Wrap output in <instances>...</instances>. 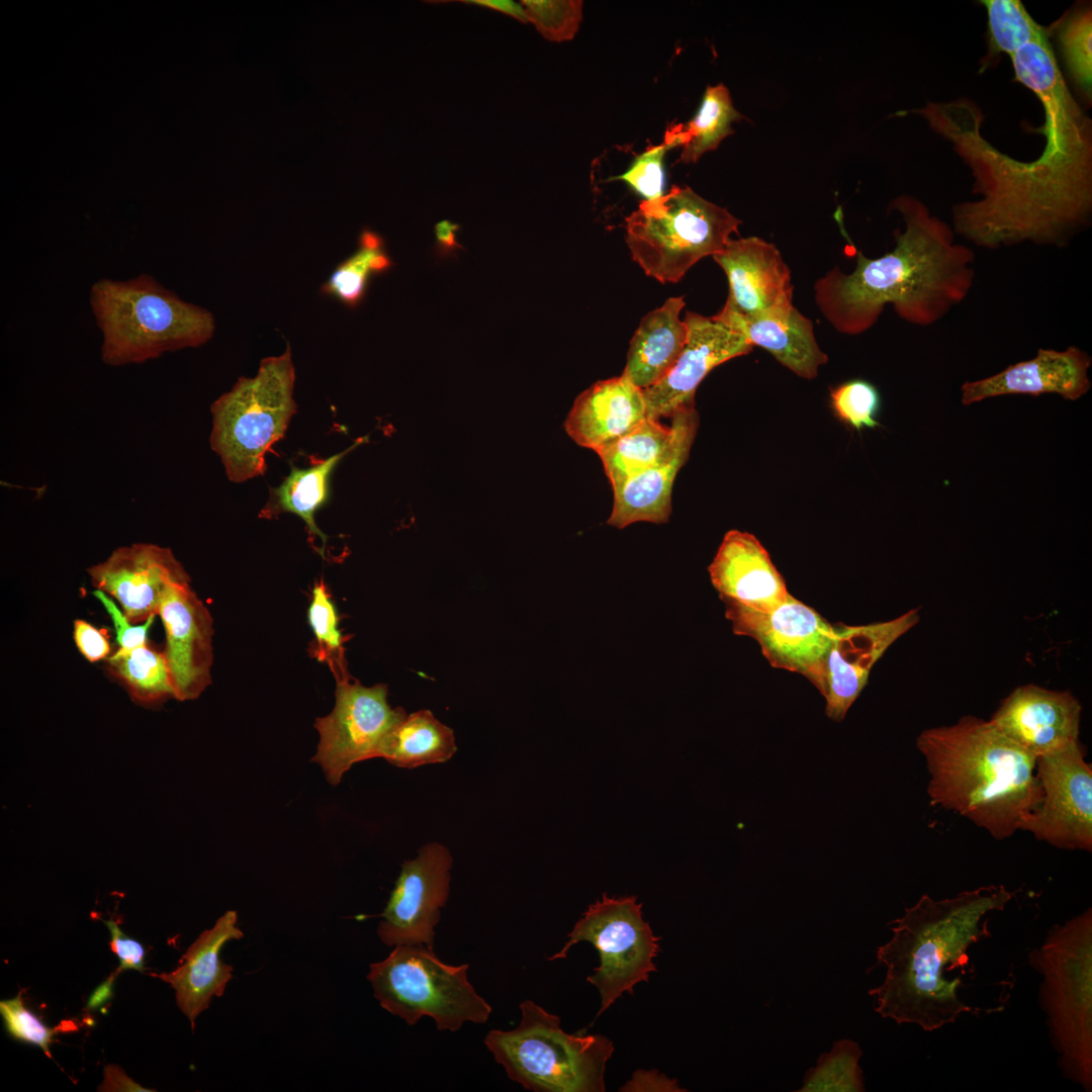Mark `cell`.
<instances>
[{
  "label": "cell",
  "instance_id": "obj_7",
  "mask_svg": "<svg viewBox=\"0 0 1092 1092\" xmlns=\"http://www.w3.org/2000/svg\"><path fill=\"white\" fill-rule=\"evenodd\" d=\"M512 1030H490L484 1044L508 1077L535 1092H603L613 1041L602 1034L567 1033L560 1018L532 1000L520 1003Z\"/></svg>",
  "mask_w": 1092,
  "mask_h": 1092
},
{
  "label": "cell",
  "instance_id": "obj_9",
  "mask_svg": "<svg viewBox=\"0 0 1092 1092\" xmlns=\"http://www.w3.org/2000/svg\"><path fill=\"white\" fill-rule=\"evenodd\" d=\"M741 220L690 187L644 200L626 218L633 260L662 283L679 281L702 258L721 252Z\"/></svg>",
  "mask_w": 1092,
  "mask_h": 1092
},
{
  "label": "cell",
  "instance_id": "obj_13",
  "mask_svg": "<svg viewBox=\"0 0 1092 1092\" xmlns=\"http://www.w3.org/2000/svg\"><path fill=\"white\" fill-rule=\"evenodd\" d=\"M721 601L735 634L754 639L771 666L804 675L821 693L834 626L794 597L770 611Z\"/></svg>",
  "mask_w": 1092,
  "mask_h": 1092
},
{
  "label": "cell",
  "instance_id": "obj_45",
  "mask_svg": "<svg viewBox=\"0 0 1092 1092\" xmlns=\"http://www.w3.org/2000/svg\"><path fill=\"white\" fill-rule=\"evenodd\" d=\"M74 639L81 653L91 662L104 658L110 650L104 634L83 620L74 622Z\"/></svg>",
  "mask_w": 1092,
  "mask_h": 1092
},
{
  "label": "cell",
  "instance_id": "obj_30",
  "mask_svg": "<svg viewBox=\"0 0 1092 1092\" xmlns=\"http://www.w3.org/2000/svg\"><path fill=\"white\" fill-rule=\"evenodd\" d=\"M457 747L453 730L429 710L406 715L388 735L381 757L395 766L414 768L445 762Z\"/></svg>",
  "mask_w": 1092,
  "mask_h": 1092
},
{
  "label": "cell",
  "instance_id": "obj_11",
  "mask_svg": "<svg viewBox=\"0 0 1092 1092\" xmlns=\"http://www.w3.org/2000/svg\"><path fill=\"white\" fill-rule=\"evenodd\" d=\"M563 947L548 958L566 959L574 944L587 941L599 952L600 965L586 981L601 996L597 1018L625 992L633 994L635 985L648 982L656 972L654 959L660 951V936L643 919L642 903L636 895L609 897L603 894L590 904L567 934Z\"/></svg>",
  "mask_w": 1092,
  "mask_h": 1092
},
{
  "label": "cell",
  "instance_id": "obj_31",
  "mask_svg": "<svg viewBox=\"0 0 1092 1092\" xmlns=\"http://www.w3.org/2000/svg\"><path fill=\"white\" fill-rule=\"evenodd\" d=\"M673 427L646 418L628 434L598 453L613 492L655 463L668 448Z\"/></svg>",
  "mask_w": 1092,
  "mask_h": 1092
},
{
  "label": "cell",
  "instance_id": "obj_2",
  "mask_svg": "<svg viewBox=\"0 0 1092 1092\" xmlns=\"http://www.w3.org/2000/svg\"><path fill=\"white\" fill-rule=\"evenodd\" d=\"M890 207L905 226L895 233V248L875 259L859 251L851 273L835 267L815 283L819 309L840 333L870 330L887 304L909 324L933 325L963 302L974 285L975 253L954 242L948 223L910 195L896 197Z\"/></svg>",
  "mask_w": 1092,
  "mask_h": 1092
},
{
  "label": "cell",
  "instance_id": "obj_28",
  "mask_svg": "<svg viewBox=\"0 0 1092 1092\" xmlns=\"http://www.w3.org/2000/svg\"><path fill=\"white\" fill-rule=\"evenodd\" d=\"M684 306L682 296L669 297L641 320L633 335L622 374L642 390L664 378L685 348L688 327L679 318Z\"/></svg>",
  "mask_w": 1092,
  "mask_h": 1092
},
{
  "label": "cell",
  "instance_id": "obj_38",
  "mask_svg": "<svg viewBox=\"0 0 1092 1092\" xmlns=\"http://www.w3.org/2000/svg\"><path fill=\"white\" fill-rule=\"evenodd\" d=\"M307 619L314 637L312 656L331 665L336 680L348 677L337 608L323 581L312 588Z\"/></svg>",
  "mask_w": 1092,
  "mask_h": 1092
},
{
  "label": "cell",
  "instance_id": "obj_42",
  "mask_svg": "<svg viewBox=\"0 0 1092 1092\" xmlns=\"http://www.w3.org/2000/svg\"><path fill=\"white\" fill-rule=\"evenodd\" d=\"M7 1031L14 1037L39 1046L48 1057L55 1029L48 1027L23 1004L21 995L0 1002Z\"/></svg>",
  "mask_w": 1092,
  "mask_h": 1092
},
{
  "label": "cell",
  "instance_id": "obj_17",
  "mask_svg": "<svg viewBox=\"0 0 1092 1092\" xmlns=\"http://www.w3.org/2000/svg\"><path fill=\"white\" fill-rule=\"evenodd\" d=\"M684 320L688 339L678 360L664 378L643 390L647 418H671L694 406L696 390L712 369L753 348L743 335L714 316L689 311Z\"/></svg>",
  "mask_w": 1092,
  "mask_h": 1092
},
{
  "label": "cell",
  "instance_id": "obj_20",
  "mask_svg": "<svg viewBox=\"0 0 1092 1092\" xmlns=\"http://www.w3.org/2000/svg\"><path fill=\"white\" fill-rule=\"evenodd\" d=\"M713 258L729 283L722 311L757 316L794 305L791 272L774 244L757 237L730 239Z\"/></svg>",
  "mask_w": 1092,
  "mask_h": 1092
},
{
  "label": "cell",
  "instance_id": "obj_25",
  "mask_svg": "<svg viewBox=\"0 0 1092 1092\" xmlns=\"http://www.w3.org/2000/svg\"><path fill=\"white\" fill-rule=\"evenodd\" d=\"M646 418L643 390L622 374L597 381L581 392L564 428L577 445L598 454Z\"/></svg>",
  "mask_w": 1092,
  "mask_h": 1092
},
{
  "label": "cell",
  "instance_id": "obj_49",
  "mask_svg": "<svg viewBox=\"0 0 1092 1092\" xmlns=\"http://www.w3.org/2000/svg\"><path fill=\"white\" fill-rule=\"evenodd\" d=\"M457 2L494 10L523 23L529 22L526 11L521 3L512 0H460Z\"/></svg>",
  "mask_w": 1092,
  "mask_h": 1092
},
{
  "label": "cell",
  "instance_id": "obj_32",
  "mask_svg": "<svg viewBox=\"0 0 1092 1092\" xmlns=\"http://www.w3.org/2000/svg\"><path fill=\"white\" fill-rule=\"evenodd\" d=\"M742 118L723 84L708 86L695 116L686 124L668 127L682 147L678 162L695 163L703 154L717 149L733 133L732 123Z\"/></svg>",
  "mask_w": 1092,
  "mask_h": 1092
},
{
  "label": "cell",
  "instance_id": "obj_43",
  "mask_svg": "<svg viewBox=\"0 0 1092 1092\" xmlns=\"http://www.w3.org/2000/svg\"><path fill=\"white\" fill-rule=\"evenodd\" d=\"M93 596L102 603L112 619L119 645L118 652H126L146 644L147 632L155 617H151L143 625L133 626L109 596L99 589L94 590Z\"/></svg>",
  "mask_w": 1092,
  "mask_h": 1092
},
{
  "label": "cell",
  "instance_id": "obj_27",
  "mask_svg": "<svg viewBox=\"0 0 1092 1092\" xmlns=\"http://www.w3.org/2000/svg\"><path fill=\"white\" fill-rule=\"evenodd\" d=\"M714 317L743 335L752 346L765 349L779 363L802 378H815L819 367L828 361L815 339L811 320L794 305L757 316L720 310Z\"/></svg>",
  "mask_w": 1092,
  "mask_h": 1092
},
{
  "label": "cell",
  "instance_id": "obj_6",
  "mask_svg": "<svg viewBox=\"0 0 1092 1092\" xmlns=\"http://www.w3.org/2000/svg\"><path fill=\"white\" fill-rule=\"evenodd\" d=\"M1028 963L1040 976L1038 1003L1063 1076L1092 1090V909L1054 924Z\"/></svg>",
  "mask_w": 1092,
  "mask_h": 1092
},
{
  "label": "cell",
  "instance_id": "obj_50",
  "mask_svg": "<svg viewBox=\"0 0 1092 1092\" xmlns=\"http://www.w3.org/2000/svg\"><path fill=\"white\" fill-rule=\"evenodd\" d=\"M112 981H113V978L108 979L107 982H105L103 985H101L95 991V993L92 994V996L90 998V1001H89L90 1008H95V1006L97 1004L102 1003L103 1001H105L109 997V995L111 993Z\"/></svg>",
  "mask_w": 1092,
  "mask_h": 1092
},
{
  "label": "cell",
  "instance_id": "obj_5",
  "mask_svg": "<svg viewBox=\"0 0 1092 1092\" xmlns=\"http://www.w3.org/2000/svg\"><path fill=\"white\" fill-rule=\"evenodd\" d=\"M89 303L102 335L101 360L109 366L141 364L163 354L207 343L215 318L181 299L152 275L95 281Z\"/></svg>",
  "mask_w": 1092,
  "mask_h": 1092
},
{
  "label": "cell",
  "instance_id": "obj_37",
  "mask_svg": "<svg viewBox=\"0 0 1092 1092\" xmlns=\"http://www.w3.org/2000/svg\"><path fill=\"white\" fill-rule=\"evenodd\" d=\"M981 3L987 10L990 54L1005 53L1011 57L1048 32L1018 0H984Z\"/></svg>",
  "mask_w": 1092,
  "mask_h": 1092
},
{
  "label": "cell",
  "instance_id": "obj_1",
  "mask_svg": "<svg viewBox=\"0 0 1092 1092\" xmlns=\"http://www.w3.org/2000/svg\"><path fill=\"white\" fill-rule=\"evenodd\" d=\"M1011 58L1015 80L1042 106L1040 154L1021 160L983 133L984 114L969 98L928 101L906 111L948 142L974 179L975 200L951 207V228L989 250L1022 243L1065 248L1092 217V120L1072 95L1049 35Z\"/></svg>",
  "mask_w": 1092,
  "mask_h": 1092
},
{
  "label": "cell",
  "instance_id": "obj_26",
  "mask_svg": "<svg viewBox=\"0 0 1092 1092\" xmlns=\"http://www.w3.org/2000/svg\"><path fill=\"white\" fill-rule=\"evenodd\" d=\"M234 910L226 911L215 924L202 931L170 973L151 974L171 985L176 1003L194 1030L196 1017L208 1008L213 996L220 997L233 978V967L219 960V951L230 940L243 937Z\"/></svg>",
  "mask_w": 1092,
  "mask_h": 1092
},
{
  "label": "cell",
  "instance_id": "obj_3",
  "mask_svg": "<svg viewBox=\"0 0 1092 1092\" xmlns=\"http://www.w3.org/2000/svg\"><path fill=\"white\" fill-rule=\"evenodd\" d=\"M1004 885L981 886L952 898L928 894L887 924L891 939L877 948V965L886 969L883 983L869 990L874 1008L896 1023L934 1031L954 1023L963 1013L981 1008L959 996L963 982L946 975L967 974L969 948L991 936L988 913L1002 911L1014 897Z\"/></svg>",
  "mask_w": 1092,
  "mask_h": 1092
},
{
  "label": "cell",
  "instance_id": "obj_33",
  "mask_svg": "<svg viewBox=\"0 0 1092 1092\" xmlns=\"http://www.w3.org/2000/svg\"><path fill=\"white\" fill-rule=\"evenodd\" d=\"M392 266L384 239L365 228L359 236L356 251L335 268L321 291L355 308L363 301L371 278L386 273Z\"/></svg>",
  "mask_w": 1092,
  "mask_h": 1092
},
{
  "label": "cell",
  "instance_id": "obj_36",
  "mask_svg": "<svg viewBox=\"0 0 1092 1092\" xmlns=\"http://www.w3.org/2000/svg\"><path fill=\"white\" fill-rule=\"evenodd\" d=\"M861 1050L856 1041L840 1039L829 1053L822 1054L817 1065L804 1077L799 1092H862V1071L858 1065Z\"/></svg>",
  "mask_w": 1092,
  "mask_h": 1092
},
{
  "label": "cell",
  "instance_id": "obj_23",
  "mask_svg": "<svg viewBox=\"0 0 1092 1092\" xmlns=\"http://www.w3.org/2000/svg\"><path fill=\"white\" fill-rule=\"evenodd\" d=\"M671 425L673 438L660 458L613 492L608 525L624 529L637 522H668L673 482L689 458L699 427L696 405L677 411L671 417Z\"/></svg>",
  "mask_w": 1092,
  "mask_h": 1092
},
{
  "label": "cell",
  "instance_id": "obj_40",
  "mask_svg": "<svg viewBox=\"0 0 1092 1092\" xmlns=\"http://www.w3.org/2000/svg\"><path fill=\"white\" fill-rule=\"evenodd\" d=\"M528 20L539 33L554 42L574 37L582 20L579 0H522Z\"/></svg>",
  "mask_w": 1092,
  "mask_h": 1092
},
{
  "label": "cell",
  "instance_id": "obj_14",
  "mask_svg": "<svg viewBox=\"0 0 1092 1092\" xmlns=\"http://www.w3.org/2000/svg\"><path fill=\"white\" fill-rule=\"evenodd\" d=\"M1042 798L1020 830L1055 847L1092 851V767L1080 742L1036 759Z\"/></svg>",
  "mask_w": 1092,
  "mask_h": 1092
},
{
  "label": "cell",
  "instance_id": "obj_15",
  "mask_svg": "<svg viewBox=\"0 0 1092 1092\" xmlns=\"http://www.w3.org/2000/svg\"><path fill=\"white\" fill-rule=\"evenodd\" d=\"M451 867L450 851L437 842L424 845L416 858L402 863L377 927L385 945L422 944L433 948L440 908L449 895Z\"/></svg>",
  "mask_w": 1092,
  "mask_h": 1092
},
{
  "label": "cell",
  "instance_id": "obj_4",
  "mask_svg": "<svg viewBox=\"0 0 1092 1092\" xmlns=\"http://www.w3.org/2000/svg\"><path fill=\"white\" fill-rule=\"evenodd\" d=\"M916 746L930 776L931 805L960 814L997 840L1020 830L1041 801L1036 758L990 720L968 715L926 729Z\"/></svg>",
  "mask_w": 1092,
  "mask_h": 1092
},
{
  "label": "cell",
  "instance_id": "obj_39",
  "mask_svg": "<svg viewBox=\"0 0 1092 1092\" xmlns=\"http://www.w3.org/2000/svg\"><path fill=\"white\" fill-rule=\"evenodd\" d=\"M836 418L846 426L861 431L879 427L877 420L881 396L875 385L863 379L846 381L830 392Z\"/></svg>",
  "mask_w": 1092,
  "mask_h": 1092
},
{
  "label": "cell",
  "instance_id": "obj_16",
  "mask_svg": "<svg viewBox=\"0 0 1092 1092\" xmlns=\"http://www.w3.org/2000/svg\"><path fill=\"white\" fill-rule=\"evenodd\" d=\"M87 572L92 585L115 599L131 624L159 615L170 584L190 582L173 552L153 543L118 547Z\"/></svg>",
  "mask_w": 1092,
  "mask_h": 1092
},
{
  "label": "cell",
  "instance_id": "obj_48",
  "mask_svg": "<svg viewBox=\"0 0 1092 1092\" xmlns=\"http://www.w3.org/2000/svg\"><path fill=\"white\" fill-rule=\"evenodd\" d=\"M104 1080L98 1087V1091L102 1092H114V1091H131V1092H149L155 1091L154 1089H146L140 1084L135 1083L132 1079L127 1077L125 1072L117 1065H106L103 1069Z\"/></svg>",
  "mask_w": 1092,
  "mask_h": 1092
},
{
  "label": "cell",
  "instance_id": "obj_44",
  "mask_svg": "<svg viewBox=\"0 0 1092 1092\" xmlns=\"http://www.w3.org/2000/svg\"><path fill=\"white\" fill-rule=\"evenodd\" d=\"M108 928L111 940L110 948L120 961L118 972L123 970H136L143 972L145 948L138 941L125 935L118 924L113 920H103Z\"/></svg>",
  "mask_w": 1092,
  "mask_h": 1092
},
{
  "label": "cell",
  "instance_id": "obj_41",
  "mask_svg": "<svg viewBox=\"0 0 1092 1092\" xmlns=\"http://www.w3.org/2000/svg\"><path fill=\"white\" fill-rule=\"evenodd\" d=\"M673 148L664 141L660 145L649 147L634 159L625 173L610 180L626 182L645 200L661 197L664 188L663 158L665 153Z\"/></svg>",
  "mask_w": 1092,
  "mask_h": 1092
},
{
  "label": "cell",
  "instance_id": "obj_24",
  "mask_svg": "<svg viewBox=\"0 0 1092 1092\" xmlns=\"http://www.w3.org/2000/svg\"><path fill=\"white\" fill-rule=\"evenodd\" d=\"M708 571L720 599L757 611L774 610L793 597L765 548L747 532L728 531Z\"/></svg>",
  "mask_w": 1092,
  "mask_h": 1092
},
{
  "label": "cell",
  "instance_id": "obj_21",
  "mask_svg": "<svg viewBox=\"0 0 1092 1092\" xmlns=\"http://www.w3.org/2000/svg\"><path fill=\"white\" fill-rule=\"evenodd\" d=\"M1082 706L1070 692L1034 685L1015 689L990 721L1036 759L1080 742Z\"/></svg>",
  "mask_w": 1092,
  "mask_h": 1092
},
{
  "label": "cell",
  "instance_id": "obj_34",
  "mask_svg": "<svg viewBox=\"0 0 1092 1092\" xmlns=\"http://www.w3.org/2000/svg\"><path fill=\"white\" fill-rule=\"evenodd\" d=\"M111 673L119 678L130 695L141 703H155L173 697L169 670L163 652L147 643L109 657Z\"/></svg>",
  "mask_w": 1092,
  "mask_h": 1092
},
{
  "label": "cell",
  "instance_id": "obj_10",
  "mask_svg": "<svg viewBox=\"0 0 1092 1092\" xmlns=\"http://www.w3.org/2000/svg\"><path fill=\"white\" fill-rule=\"evenodd\" d=\"M468 969L443 963L426 945L402 944L371 964L367 979L380 1006L406 1024L429 1016L438 1030L457 1031L467 1021L485 1023L491 1013L469 983Z\"/></svg>",
  "mask_w": 1092,
  "mask_h": 1092
},
{
  "label": "cell",
  "instance_id": "obj_12",
  "mask_svg": "<svg viewBox=\"0 0 1092 1092\" xmlns=\"http://www.w3.org/2000/svg\"><path fill=\"white\" fill-rule=\"evenodd\" d=\"M336 681L333 711L314 722L320 742L311 758L333 786L354 763L381 757L388 735L407 715L400 707H390L384 684L364 687L350 676Z\"/></svg>",
  "mask_w": 1092,
  "mask_h": 1092
},
{
  "label": "cell",
  "instance_id": "obj_46",
  "mask_svg": "<svg viewBox=\"0 0 1092 1092\" xmlns=\"http://www.w3.org/2000/svg\"><path fill=\"white\" fill-rule=\"evenodd\" d=\"M621 1091H686L675 1079L670 1080L657 1071H636Z\"/></svg>",
  "mask_w": 1092,
  "mask_h": 1092
},
{
  "label": "cell",
  "instance_id": "obj_29",
  "mask_svg": "<svg viewBox=\"0 0 1092 1092\" xmlns=\"http://www.w3.org/2000/svg\"><path fill=\"white\" fill-rule=\"evenodd\" d=\"M362 441L363 439H359L347 450L327 459L313 460L308 467H292L278 487L270 488L269 499L259 517L273 519L282 513L295 514L305 523L310 537H318L325 548L328 537L315 524V512L329 499L330 479L335 467Z\"/></svg>",
  "mask_w": 1092,
  "mask_h": 1092
},
{
  "label": "cell",
  "instance_id": "obj_18",
  "mask_svg": "<svg viewBox=\"0 0 1092 1092\" xmlns=\"http://www.w3.org/2000/svg\"><path fill=\"white\" fill-rule=\"evenodd\" d=\"M159 616L166 630L163 654L173 697L179 701L194 700L211 681L212 618L190 582L169 585Z\"/></svg>",
  "mask_w": 1092,
  "mask_h": 1092
},
{
  "label": "cell",
  "instance_id": "obj_8",
  "mask_svg": "<svg viewBox=\"0 0 1092 1092\" xmlns=\"http://www.w3.org/2000/svg\"><path fill=\"white\" fill-rule=\"evenodd\" d=\"M291 349L263 359L254 377H241L211 405L210 446L230 480L263 475L266 454L283 438L296 411Z\"/></svg>",
  "mask_w": 1092,
  "mask_h": 1092
},
{
  "label": "cell",
  "instance_id": "obj_22",
  "mask_svg": "<svg viewBox=\"0 0 1092 1092\" xmlns=\"http://www.w3.org/2000/svg\"><path fill=\"white\" fill-rule=\"evenodd\" d=\"M1091 365V356L1076 346L1063 351L1038 349L1030 360L1009 365L990 377L964 382L962 403L970 405L1001 395L1044 393L1077 400L1091 388L1088 376Z\"/></svg>",
  "mask_w": 1092,
  "mask_h": 1092
},
{
  "label": "cell",
  "instance_id": "obj_47",
  "mask_svg": "<svg viewBox=\"0 0 1092 1092\" xmlns=\"http://www.w3.org/2000/svg\"><path fill=\"white\" fill-rule=\"evenodd\" d=\"M460 229L459 223L449 219H442L435 223V251L438 257L442 259L452 257L457 250H464V247L457 241V234Z\"/></svg>",
  "mask_w": 1092,
  "mask_h": 1092
},
{
  "label": "cell",
  "instance_id": "obj_19",
  "mask_svg": "<svg viewBox=\"0 0 1092 1092\" xmlns=\"http://www.w3.org/2000/svg\"><path fill=\"white\" fill-rule=\"evenodd\" d=\"M919 621L917 609L886 622L834 627L824 666L821 695L825 713L844 719L848 709L866 687L870 672L885 651Z\"/></svg>",
  "mask_w": 1092,
  "mask_h": 1092
},
{
  "label": "cell",
  "instance_id": "obj_35",
  "mask_svg": "<svg viewBox=\"0 0 1092 1092\" xmlns=\"http://www.w3.org/2000/svg\"><path fill=\"white\" fill-rule=\"evenodd\" d=\"M1055 31L1065 67L1074 84L1087 100L1092 93V9L1088 3L1077 4L1052 28Z\"/></svg>",
  "mask_w": 1092,
  "mask_h": 1092
}]
</instances>
